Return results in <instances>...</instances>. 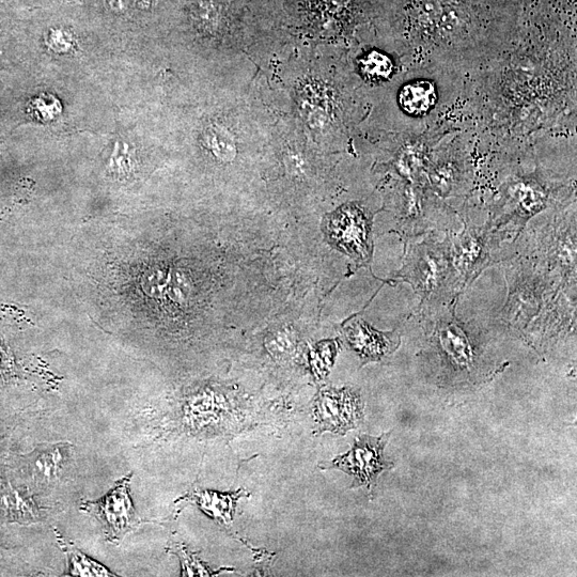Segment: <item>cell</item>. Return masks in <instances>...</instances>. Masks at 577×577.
I'll use <instances>...</instances> for the list:
<instances>
[{
    "label": "cell",
    "instance_id": "obj_8",
    "mask_svg": "<svg viewBox=\"0 0 577 577\" xmlns=\"http://www.w3.org/2000/svg\"><path fill=\"white\" fill-rule=\"evenodd\" d=\"M550 193L537 179L522 177L513 180L506 187L505 207L519 225L549 206Z\"/></svg>",
    "mask_w": 577,
    "mask_h": 577
},
{
    "label": "cell",
    "instance_id": "obj_14",
    "mask_svg": "<svg viewBox=\"0 0 577 577\" xmlns=\"http://www.w3.org/2000/svg\"><path fill=\"white\" fill-rule=\"evenodd\" d=\"M62 549L68 557V575L70 576H104L112 577L115 574L98 561L71 547L65 540H59Z\"/></svg>",
    "mask_w": 577,
    "mask_h": 577
},
{
    "label": "cell",
    "instance_id": "obj_12",
    "mask_svg": "<svg viewBox=\"0 0 577 577\" xmlns=\"http://www.w3.org/2000/svg\"><path fill=\"white\" fill-rule=\"evenodd\" d=\"M507 317L513 320L532 319L541 308L542 291L538 282L516 283L511 280Z\"/></svg>",
    "mask_w": 577,
    "mask_h": 577
},
{
    "label": "cell",
    "instance_id": "obj_10",
    "mask_svg": "<svg viewBox=\"0 0 577 577\" xmlns=\"http://www.w3.org/2000/svg\"><path fill=\"white\" fill-rule=\"evenodd\" d=\"M436 325V336L444 352L457 365L467 367L473 363L474 352L465 327L455 314L445 315Z\"/></svg>",
    "mask_w": 577,
    "mask_h": 577
},
{
    "label": "cell",
    "instance_id": "obj_5",
    "mask_svg": "<svg viewBox=\"0 0 577 577\" xmlns=\"http://www.w3.org/2000/svg\"><path fill=\"white\" fill-rule=\"evenodd\" d=\"M452 263L460 288L474 282L491 262L488 229L466 226L461 235L448 236Z\"/></svg>",
    "mask_w": 577,
    "mask_h": 577
},
{
    "label": "cell",
    "instance_id": "obj_1",
    "mask_svg": "<svg viewBox=\"0 0 577 577\" xmlns=\"http://www.w3.org/2000/svg\"><path fill=\"white\" fill-rule=\"evenodd\" d=\"M399 276L427 303L441 300L450 292L461 289L448 238L444 242L429 238L412 245Z\"/></svg>",
    "mask_w": 577,
    "mask_h": 577
},
{
    "label": "cell",
    "instance_id": "obj_15",
    "mask_svg": "<svg viewBox=\"0 0 577 577\" xmlns=\"http://www.w3.org/2000/svg\"><path fill=\"white\" fill-rule=\"evenodd\" d=\"M173 549L174 553L177 554L181 560L183 576H211L222 571H213L210 569L207 565L202 563L195 554L187 550L184 545H177V547Z\"/></svg>",
    "mask_w": 577,
    "mask_h": 577
},
{
    "label": "cell",
    "instance_id": "obj_6",
    "mask_svg": "<svg viewBox=\"0 0 577 577\" xmlns=\"http://www.w3.org/2000/svg\"><path fill=\"white\" fill-rule=\"evenodd\" d=\"M371 222L367 212L357 205L340 208L331 216V237L341 251L358 261L371 257Z\"/></svg>",
    "mask_w": 577,
    "mask_h": 577
},
{
    "label": "cell",
    "instance_id": "obj_7",
    "mask_svg": "<svg viewBox=\"0 0 577 577\" xmlns=\"http://www.w3.org/2000/svg\"><path fill=\"white\" fill-rule=\"evenodd\" d=\"M345 336L350 347L364 363L379 362L394 353L401 340L397 333H383L373 329L362 319H356L345 327Z\"/></svg>",
    "mask_w": 577,
    "mask_h": 577
},
{
    "label": "cell",
    "instance_id": "obj_9",
    "mask_svg": "<svg viewBox=\"0 0 577 577\" xmlns=\"http://www.w3.org/2000/svg\"><path fill=\"white\" fill-rule=\"evenodd\" d=\"M427 171L428 187L440 197H448L460 190L466 176V169L460 154L451 150L429 162Z\"/></svg>",
    "mask_w": 577,
    "mask_h": 577
},
{
    "label": "cell",
    "instance_id": "obj_2",
    "mask_svg": "<svg viewBox=\"0 0 577 577\" xmlns=\"http://www.w3.org/2000/svg\"><path fill=\"white\" fill-rule=\"evenodd\" d=\"M391 433L381 436L361 435L346 455L337 457L330 464L320 465L324 470H340L354 478L352 489L366 487L371 491L378 477L392 470L394 463L386 461L384 449Z\"/></svg>",
    "mask_w": 577,
    "mask_h": 577
},
{
    "label": "cell",
    "instance_id": "obj_13",
    "mask_svg": "<svg viewBox=\"0 0 577 577\" xmlns=\"http://www.w3.org/2000/svg\"><path fill=\"white\" fill-rule=\"evenodd\" d=\"M358 71L365 80L372 83H383L392 80L395 72V62L392 57L379 51H371L358 59Z\"/></svg>",
    "mask_w": 577,
    "mask_h": 577
},
{
    "label": "cell",
    "instance_id": "obj_11",
    "mask_svg": "<svg viewBox=\"0 0 577 577\" xmlns=\"http://www.w3.org/2000/svg\"><path fill=\"white\" fill-rule=\"evenodd\" d=\"M248 495L243 489L233 493L216 491H197L191 498L210 518L223 524L232 522L237 505L242 497Z\"/></svg>",
    "mask_w": 577,
    "mask_h": 577
},
{
    "label": "cell",
    "instance_id": "obj_4",
    "mask_svg": "<svg viewBox=\"0 0 577 577\" xmlns=\"http://www.w3.org/2000/svg\"><path fill=\"white\" fill-rule=\"evenodd\" d=\"M132 475L123 477L115 487L97 502L84 504L83 509L103 525L108 540H120L136 523V512L130 492Z\"/></svg>",
    "mask_w": 577,
    "mask_h": 577
},
{
    "label": "cell",
    "instance_id": "obj_3",
    "mask_svg": "<svg viewBox=\"0 0 577 577\" xmlns=\"http://www.w3.org/2000/svg\"><path fill=\"white\" fill-rule=\"evenodd\" d=\"M315 418L320 433L346 434L363 421L361 397L350 388L322 389L315 405Z\"/></svg>",
    "mask_w": 577,
    "mask_h": 577
}]
</instances>
